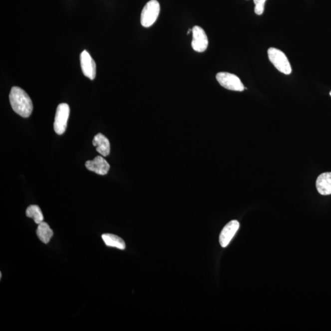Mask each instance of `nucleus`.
Listing matches in <instances>:
<instances>
[{"mask_svg": "<svg viewBox=\"0 0 331 331\" xmlns=\"http://www.w3.org/2000/svg\"><path fill=\"white\" fill-rule=\"evenodd\" d=\"M216 79L223 87L228 90L242 91L245 89L244 85L241 79L235 74L220 72L217 74Z\"/></svg>", "mask_w": 331, "mask_h": 331, "instance_id": "obj_5", "label": "nucleus"}, {"mask_svg": "<svg viewBox=\"0 0 331 331\" xmlns=\"http://www.w3.org/2000/svg\"><path fill=\"white\" fill-rule=\"evenodd\" d=\"M26 215L29 218H32L36 224H39L44 220V217L42 213L41 209L38 206H29L26 211Z\"/></svg>", "mask_w": 331, "mask_h": 331, "instance_id": "obj_14", "label": "nucleus"}, {"mask_svg": "<svg viewBox=\"0 0 331 331\" xmlns=\"http://www.w3.org/2000/svg\"><path fill=\"white\" fill-rule=\"evenodd\" d=\"M330 95L331 96V91H330Z\"/></svg>", "mask_w": 331, "mask_h": 331, "instance_id": "obj_17", "label": "nucleus"}, {"mask_svg": "<svg viewBox=\"0 0 331 331\" xmlns=\"http://www.w3.org/2000/svg\"><path fill=\"white\" fill-rule=\"evenodd\" d=\"M102 239L107 246L115 247L120 250H125L126 244L124 241L120 237L112 234H104L102 235Z\"/></svg>", "mask_w": 331, "mask_h": 331, "instance_id": "obj_12", "label": "nucleus"}, {"mask_svg": "<svg viewBox=\"0 0 331 331\" xmlns=\"http://www.w3.org/2000/svg\"><path fill=\"white\" fill-rule=\"evenodd\" d=\"M240 224L238 221L232 220L223 228L220 235L219 241L220 246L227 247L238 231Z\"/></svg>", "mask_w": 331, "mask_h": 331, "instance_id": "obj_8", "label": "nucleus"}, {"mask_svg": "<svg viewBox=\"0 0 331 331\" xmlns=\"http://www.w3.org/2000/svg\"><path fill=\"white\" fill-rule=\"evenodd\" d=\"M10 105L14 112L21 117L27 118L30 116L33 106L28 94L18 87H13L9 93Z\"/></svg>", "mask_w": 331, "mask_h": 331, "instance_id": "obj_1", "label": "nucleus"}, {"mask_svg": "<svg viewBox=\"0 0 331 331\" xmlns=\"http://www.w3.org/2000/svg\"><path fill=\"white\" fill-rule=\"evenodd\" d=\"M160 11V6L157 0H150L142 10L141 25L144 27H150L157 20Z\"/></svg>", "mask_w": 331, "mask_h": 331, "instance_id": "obj_3", "label": "nucleus"}, {"mask_svg": "<svg viewBox=\"0 0 331 331\" xmlns=\"http://www.w3.org/2000/svg\"><path fill=\"white\" fill-rule=\"evenodd\" d=\"M316 187L322 195H331V172L320 174L317 179Z\"/></svg>", "mask_w": 331, "mask_h": 331, "instance_id": "obj_10", "label": "nucleus"}, {"mask_svg": "<svg viewBox=\"0 0 331 331\" xmlns=\"http://www.w3.org/2000/svg\"><path fill=\"white\" fill-rule=\"evenodd\" d=\"M85 166L88 170L101 176L107 174L110 169L109 164L101 156H98L93 160L87 161Z\"/></svg>", "mask_w": 331, "mask_h": 331, "instance_id": "obj_9", "label": "nucleus"}, {"mask_svg": "<svg viewBox=\"0 0 331 331\" xmlns=\"http://www.w3.org/2000/svg\"><path fill=\"white\" fill-rule=\"evenodd\" d=\"M93 145L96 148V151L103 157H107L109 155L110 142L108 139L103 134L99 133L94 137Z\"/></svg>", "mask_w": 331, "mask_h": 331, "instance_id": "obj_11", "label": "nucleus"}, {"mask_svg": "<svg viewBox=\"0 0 331 331\" xmlns=\"http://www.w3.org/2000/svg\"><path fill=\"white\" fill-rule=\"evenodd\" d=\"M70 109L68 104H59L56 110L53 128L55 133L61 135L66 131L67 123L69 116Z\"/></svg>", "mask_w": 331, "mask_h": 331, "instance_id": "obj_4", "label": "nucleus"}, {"mask_svg": "<svg viewBox=\"0 0 331 331\" xmlns=\"http://www.w3.org/2000/svg\"><path fill=\"white\" fill-rule=\"evenodd\" d=\"M80 65L84 76L91 80L95 79L96 74V66L95 61L87 50H83L80 54Z\"/></svg>", "mask_w": 331, "mask_h": 331, "instance_id": "obj_7", "label": "nucleus"}, {"mask_svg": "<svg viewBox=\"0 0 331 331\" xmlns=\"http://www.w3.org/2000/svg\"><path fill=\"white\" fill-rule=\"evenodd\" d=\"M36 234L40 241L44 244H48L53 235L52 229L47 223L44 222L39 223L37 228Z\"/></svg>", "mask_w": 331, "mask_h": 331, "instance_id": "obj_13", "label": "nucleus"}, {"mask_svg": "<svg viewBox=\"0 0 331 331\" xmlns=\"http://www.w3.org/2000/svg\"><path fill=\"white\" fill-rule=\"evenodd\" d=\"M190 32H192V29H188L187 34H189L190 33Z\"/></svg>", "mask_w": 331, "mask_h": 331, "instance_id": "obj_16", "label": "nucleus"}, {"mask_svg": "<svg viewBox=\"0 0 331 331\" xmlns=\"http://www.w3.org/2000/svg\"><path fill=\"white\" fill-rule=\"evenodd\" d=\"M268 53L269 60L278 71L286 75L292 73V66L289 59L282 51L271 47L269 48Z\"/></svg>", "mask_w": 331, "mask_h": 331, "instance_id": "obj_2", "label": "nucleus"}, {"mask_svg": "<svg viewBox=\"0 0 331 331\" xmlns=\"http://www.w3.org/2000/svg\"><path fill=\"white\" fill-rule=\"evenodd\" d=\"M255 12L257 15H262L265 10V5L266 0H254Z\"/></svg>", "mask_w": 331, "mask_h": 331, "instance_id": "obj_15", "label": "nucleus"}, {"mask_svg": "<svg viewBox=\"0 0 331 331\" xmlns=\"http://www.w3.org/2000/svg\"><path fill=\"white\" fill-rule=\"evenodd\" d=\"M193 49L198 52H203L208 47L209 41L206 32L199 26H195L192 28Z\"/></svg>", "mask_w": 331, "mask_h": 331, "instance_id": "obj_6", "label": "nucleus"}]
</instances>
